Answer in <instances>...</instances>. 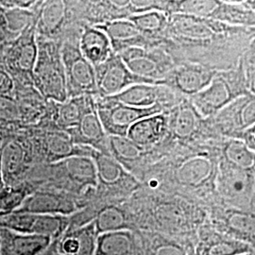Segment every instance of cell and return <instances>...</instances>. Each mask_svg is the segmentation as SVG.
<instances>
[{
  "instance_id": "6da1fadb",
  "label": "cell",
  "mask_w": 255,
  "mask_h": 255,
  "mask_svg": "<svg viewBox=\"0 0 255 255\" xmlns=\"http://www.w3.org/2000/svg\"><path fill=\"white\" fill-rule=\"evenodd\" d=\"M36 63L32 72L34 86L46 100L64 103L68 100L61 49L52 42H37Z\"/></svg>"
},
{
  "instance_id": "7a4b0ae2",
  "label": "cell",
  "mask_w": 255,
  "mask_h": 255,
  "mask_svg": "<svg viewBox=\"0 0 255 255\" xmlns=\"http://www.w3.org/2000/svg\"><path fill=\"white\" fill-rule=\"evenodd\" d=\"M102 127L109 136H127L128 130L135 122L146 117L161 114L159 104L147 109L130 107L110 98L95 101Z\"/></svg>"
},
{
  "instance_id": "3957f363",
  "label": "cell",
  "mask_w": 255,
  "mask_h": 255,
  "mask_svg": "<svg viewBox=\"0 0 255 255\" xmlns=\"http://www.w3.org/2000/svg\"><path fill=\"white\" fill-rule=\"evenodd\" d=\"M68 99L99 94L95 67L82 56L79 46L65 44L61 49Z\"/></svg>"
},
{
  "instance_id": "277c9868",
  "label": "cell",
  "mask_w": 255,
  "mask_h": 255,
  "mask_svg": "<svg viewBox=\"0 0 255 255\" xmlns=\"http://www.w3.org/2000/svg\"><path fill=\"white\" fill-rule=\"evenodd\" d=\"M98 93L101 98H109L134 84H154L157 82L131 73L119 54L113 53L103 64L95 67Z\"/></svg>"
},
{
  "instance_id": "5b68a950",
  "label": "cell",
  "mask_w": 255,
  "mask_h": 255,
  "mask_svg": "<svg viewBox=\"0 0 255 255\" xmlns=\"http://www.w3.org/2000/svg\"><path fill=\"white\" fill-rule=\"evenodd\" d=\"M68 130L72 132L71 139L74 143L77 142L95 148V150L101 153L108 154V137L102 127L92 97H87L86 105L79 124Z\"/></svg>"
},
{
  "instance_id": "8992f818",
  "label": "cell",
  "mask_w": 255,
  "mask_h": 255,
  "mask_svg": "<svg viewBox=\"0 0 255 255\" xmlns=\"http://www.w3.org/2000/svg\"><path fill=\"white\" fill-rule=\"evenodd\" d=\"M35 24L28 27L16 39L10 42L5 55L6 65L12 73L27 75L32 78L36 63L38 46L35 40Z\"/></svg>"
},
{
  "instance_id": "52a82bcc",
  "label": "cell",
  "mask_w": 255,
  "mask_h": 255,
  "mask_svg": "<svg viewBox=\"0 0 255 255\" xmlns=\"http://www.w3.org/2000/svg\"><path fill=\"white\" fill-rule=\"evenodd\" d=\"M63 219L50 215L11 213L0 217V228L20 234H31L51 237L59 233Z\"/></svg>"
},
{
  "instance_id": "ba28073f",
  "label": "cell",
  "mask_w": 255,
  "mask_h": 255,
  "mask_svg": "<svg viewBox=\"0 0 255 255\" xmlns=\"http://www.w3.org/2000/svg\"><path fill=\"white\" fill-rule=\"evenodd\" d=\"M119 55L131 73L157 83L163 82L167 64L157 52L147 51L141 46H133Z\"/></svg>"
},
{
  "instance_id": "9c48e42d",
  "label": "cell",
  "mask_w": 255,
  "mask_h": 255,
  "mask_svg": "<svg viewBox=\"0 0 255 255\" xmlns=\"http://www.w3.org/2000/svg\"><path fill=\"white\" fill-rule=\"evenodd\" d=\"M236 97L223 77H216L202 91L193 96L195 109L204 117L213 116L235 101Z\"/></svg>"
},
{
  "instance_id": "30bf717a",
  "label": "cell",
  "mask_w": 255,
  "mask_h": 255,
  "mask_svg": "<svg viewBox=\"0 0 255 255\" xmlns=\"http://www.w3.org/2000/svg\"><path fill=\"white\" fill-rule=\"evenodd\" d=\"M50 237L20 234L0 228V255H39L49 245Z\"/></svg>"
},
{
  "instance_id": "8fae6325",
  "label": "cell",
  "mask_w": 255,
  "mask_h": 255,
  "mask_svg": "<svg viewBox=\"0 0 255 255\" xmlns=\"http://www.w3.org/2000/svg\"><path fill=\"white\" fill-rule=\"evenodd\" d=\"M79 49L82 56L97 67L109 59L115 53L107 34L98 27H85L82 31Z\"/></svg>"
},
{
  "instance_id": "7c38bea8",
  "label": "cell",
  "mask_w": 255,
  "mask_h": 255,
  "mask_svg": "<svg viewBox=\"0 0 255 255\" xmlns=\"http://www.w3.org/2000/svg\"><path fill=\"white\" fill-rule=\"evenodd\" d=\"M27 166V150L21 142L8 140L2 144V178L6 187L18 182Z\"/></svg>"
},
{
  "instance_id": "4fadbf2b",
  "label": "cell",
  "mask_w": 255,
  "mask_h": 255,
  "mask_svg": "<svg viewBox=\"0 0 255 255\" xmlns=\"http://www.w3.org/2000/svg\"><path fill=\"white\" fill-rule=\"evenodd\" d=\"M168 119L164 114L146 117L135 122L128 130L127 137L140 147H147L158 143L164 136Z\"/></svg>"
},
{
  "instance_id": "5bb4252c",
  "label": "cell",
  "mask_w": 255,
  "mask_h": 255,
  "mask_svg": "<svg viewBox=\"0 0 255 255\" xmlns=\"http://www.w3.org/2000/svg\"><path fill=\"white\" fill-rule=\"evenodd\" d=\"M219 118L225 126L235 129H249L255 125V96L245 95L232 101L220 111Z\"/></svg>"
},
{
  "instance_id": "9a60e30c",
  "label": "cell",
  "mask_w": 255,
  "mask_h": 255,
  "mask_svg": "<svg viewBox=\"0 0 255 255\" xmlns=\"http://www.w3.org/2000/svg\"><path fill=\"white\" fill-rule=\"evenodd\" d=\"M98 27L107 34L116 54L133 46H141L143 42L142 34L130 20L110 21Z\"/></svg>"
},
{
  "instance_id": "2e32d148",
  "label": "cell",
  "mask_w": 255,
  "mask_h": 255,
  "mask_svg": "<svg viewBox=\"0 0 255 255\" xmlns=\"http://www.w3.org/2000/svg\"><path fill=\"white\" fill-rule=\"evenodd\" d=\"M214 74L205 68L187 64L179 67L174 73L173 82L177 89L186 95H196L209 85Z\"/></svg>"
},
{
  "instance_id": "e0dca14e",
  "label": "cell",
  "mask_w": 255,
  "mask_h": 255,
  "mask_svg": "<svg viewBox=\"0 0 255 255\" xmlns=\"http://www.w3.org/2000/svg\"><path fill=\"white\" fill-rule=\"evenodd\" d=\"M161 95V86L154 84H134L114 97H109L114 101L130 107L147 109L157 105Z\"/></svg>"
},
{
  "instance_id": "ac0fdd59",
  "label": "cell",
  "mask_w": 255,
  "mask_h": 255,
  "mask_svg": "<svg viewBox=\"0 0 255 255\" xmlns=\"http://www.w3.org/2000/svg\"><path fill=\"white\" fill-rule=\"evenodd\" d=\"M65 19L66 6L64 1H47L38 14L35 28L39 33L49 35L60 29Z\"/></svg>"
},
{
  "instance_id": "d6986e66",
  "label": "cell",
  "mask_w": 255,
  "mask_h": 255,
  "mask_svg": "<svg viewBox=\"0 0 255 255\" xmlns=\"http://www.w3.org/2000/svg\"><path fill=\"white\" fill-rule=\"evenodd\" d=\"M64 255H95L96 236L94 224H90L67 236L62 243Z\"/></svg>"
},
{
  "instance_id": "ffe728a7",
  "label": "cell",
  "mask_w": 255,
  "mask_h": 255,
  "mask_svg": "<svg viewBox=\"0 0 255 255\" xmlns=\"http://www.w3.org/2000/svg\"><path fill=\"white\" fill-rule=\"evenodd\" d=\"M250 170L251 169L239 168L234 164L222 170L221 184L229 197L233 198L249 192L252 184V175L249 172Z\"/></svg>"
},
{
  "instance_id": "44dd1931",
  "label": "cell",
  "mask_w": 255,
  "mask_h": 255,
  "mask_svg": "<svg viewBox=\"0 0 255 255\" xmlns=\"http://www.w3.org/2000/svg\"><path fill=\"white\" fill-rule=\"evenodd\" d=\"M71 205L66 203L62 199L52 195L37 194L20 206L18 209L13 213H27V214H38L43 215V213H55V212H65L66 210H71Z\"/></svg>"
},
{
  "instance_id": "7402d4cb",
  "label": "cell",
  "mask_w": 255,
  "mask_h": 255,
  "mask_svg": "<svg viewBox=\"0 0 255 255\" xmlns=\"http://www.w3.org/2000/svg\"><path fill=\"white\" fill-rule=\"evenodd\" d=\"M87 97L89 96L68 99L64 103H59L60 105L56 117L57 124L66 129H71L76 127L82 118Z\"/></svg>"
},
{
  "instance_id": "603a6c76",
  "label": "cell",
  "mask_w": 255,
  "mask_h": 255,
  "mask_svg": "<svg viewBox=\"0 0 255 255\" xmlns=\"http://www.w3.org/2000/svg\"><path fill=\"white\" fill-rule=\"evenodd\" d=\"M66 169L76 180L82 182H94L97 176V166L91 158L84 155L71 156L63 161Z\"/></svg>"
},
{
  "instance_id": "cb8c5ba5",
  "label": "cell",
  "mask_w": 255,
  "mask_h": 255,
  "mask_svg": "<svg viewBox=\"0 0 255 255\" xmlns=\"http://www.w3.org/2000/svg\"><path fill=\"white\" fill-rule=\"evenodd\" d=\"M251 253H253L251 247L243 241L218 237L206 244L201 255H241Z\"/></svg>"
},
{
  "instance_id": "d4e9b609",
  "label": "cell",
  "mask_w": 255,
  "mask_h": 255,
  "mask_svg": "<svg viewBox=\"0 0 255 255\" xmlns=\"http://www.w3.org/2000/svg\"><path fill=\"white\" fill-rule=\"evenodd\" d=\"M211 171V164L203 158H196L182 165L180 169V180L186 184L196 185L203 182Z\"/></svg>"
},
{
  "instance_id": "484cf974",
  "label": "cell",
  "mask_w": 255,
  "mask_h": 255,
  "mask_svg": "<svg viewBox=\"0 0 255 255\" xmlns=\"http://www.w3.org/2000/svg\"><path fill=\"white\" fill-rule=\"evenodd\" d=\"M108 147L110 153L121 161L135 160L143 150L127 136H108Z\"/></svg>"
},
{
  "instance_id": "4316f807",
  "label": "cell",
  "mask_w": 255,
  "mask_h": 255,
  "mask_svg": "<svg viewBox=\"0 0 255 255\" xmlns=\"http://www.w3.org/2000/svg\"><path fill=\"white\" fill-rule=\"evenodd\" d=\"M229 162L239 168L251 169L255 162V153L242 141L233 140L226 147Z\"/></svg>"
},
{
  "instance_id": "83f0119b",
  "label": "cell",
  "mask_w": 255,
  "mask_h": 255,
  "mask_svg": "<svg viewBox=\"0 0 255 255\" xmlns=\"http://www.w3.org/2000/svg\"><path fill=\"white\" fill-rule=\"evenodd\" d=\"M171 124L177 136H190L197 125L196 113L188 106H182L176 111Z\"/></svg>"
},
{
  "instance_id": "f1b7e54d",
  "label": "cell",
  "mask_w": 255,
  "mask_h": 255,
  "mask_svg": "<svg viewBox=\"0 0 255 255\" xmlns=\"http://www.w3.org/2000/svg\"><path fill=\"white\" fill-rule=\"evenodd\" d=\"M130 20L141 34L154 33L161 30L165 24V17L161 11L149 10L131 16Z\"/></svg>"
},
{
  "instance_id": "f546056e",
  "label": "cell",
  "mask_w": 255,
  "mask_h": 255,
  "mask_svg": "<svg viewBox=\"0 0 255 255\" xmlns=\"http://www.w3.org/2000/svg\"><path fill=\"white\" fill-rule=\"evenodd\" d=\"M94 158L99 173L105 181L114 182L119 178L121 173L120 165L113 157H111V155L104 154L95 150Z\"/></svg>"
},
{
  "instance_id": "4dcf8cb0",
  "label": "cell",
  "mask_w": 255,
  "mask_h": 255,
  "mask_svg": "<svg viewBox=\"0 0 255 255\" xmlns=\"http://www.w3.org/2000/svg\"><path fill=\"white\" fill-rule=\"evenodd\" d=\"M48 148L53 156H59L61 158H68L71 156L79 155L76 152L77 147L74 146V142L71 137L64 134H55L49 137Z\"/></svg>"
},
{
  "instance_id": "1f68e13d",
  "label": "cell",
  "mask_w": 255,
  "mask_h": 255,
  "mask_svg": "<svg viewBox=\"0 0 255 255\" xmlns=\"http://www.w3.org/2000/svg\"><path fill=\"white\" fill-rule=\"evenodd\" d=\"M229 223L238 233L255 237V215L233 213L229 218Z\"/></svg>"
},
{
  "instance_id": "d6a6232c",
  "label": "cell",
  "mask_w": 255,
  "mask_h": 255,
  "mask_svg": "<svg viewBox=\"0 0 255 255\" xmlns=\"http://www.w3.org/2000/svg\"><path fill=\"white\" fill-rule=\"evenodd\" d=\"M19 108L15 101H11L8 96H0V116L2 119H16L19 117Z\"/></svg>"
},
{
  "instance_id": "836d02e7",
  "label": "cell",
  "mask_w": 255,
  "mask_h": 255,
  "mask_svg": "<svg viewBox=\"0 0 255 255\" xmlns=\"http://www.w3.org/2000/svg\"><path fill=\"white\" fill-rule=\"evenodd\" d=\"M217 2L210 1H191L183 4V10L198 14H206L217 7Z\"/></svg>"
},
{
  "instance_id": "e575fe53",
  "label": "cell",
  "mask_w": 255,
  "mask_h": 255,
  "mask_svg": "<svg viewBox=\"0 0 255 255\" xmlns=\"http://www.w3.org/2000/svg\"><path fill=\"white\" fill-rule=\"evenodd\" d=\"M13 87L14 83L10 74L0 66V96H9Z\"/></svg>"
},
{
  "instance_id": "d590c367",
  "label": "cell",
  "mask_w": 255,
  "mask_h": 255,
  "mask_svg": "<svg viewBox=\"0 0 255 255\" xmlns=\"http://www.w3.org/2000/svg\"><path fill=\"white\" fill-rule=\"evenodd\" d=\"M9 41L10 42L9 39V33L7 31L6 28V25H5V20H4V15H3V9L0 6V45L4 42Z\"/></svg>"
},
{
  "instance_id": "8d00e7d4",
  "label": "cell",
  "mask_w": 255,
  "mask_h": 255,
  "mask_svg": "<svg viewBox=\"0 0 255 255\" xmlns=\"http://www.w3.org/2000/svg\"><path fill=\"white\" fill-rule=\"evenodd\" d=\"M250 149L255 150V125L247 131V143H245Z\"/></svg>"
},
{
  "instance_id": "74e56055",
  "label": "cell",
  "mask_w": 255,
  "mask_h": 255,
  "mask_svg": "<svg viewBox=\"0 0 255 255\" xmlns=\"http://www.w3.org/2000/svg\"><path fill=\"white\" fill-rule=\"evenodd\" d=\"M2 144H3V140H1L0 138V191L5 187L3 178H2Z\"/></svg>"
},
{
  "instance_id": "f35d334b",
  "label": "cell",
  "mask_w": 255,
  "mask_h": 255,
  "mask_svg": "<svg viewBox=\"0 0 255 255\" xmlns=\"http://www.w3.org/2000/svg\"><path fill=\"white\" fill-rule=\"evenodd\" d=\"M249 88H250V90L251 92L254 94V96H255V78L252 81V82L249 83Z\"/></svg>"
},
{
  "instance_id": "ab89813d",
  "label": "cell",
  "mask_w": 255,
  "mask_h": 255,
  "mask_svg": "<svg viewBox=\"0 0 255 255\" xmlns=\"http://www.w3.org/2000/svg\"><path fill=\"white\" fill-rule=\"evenodd\" d=\"M249 3V5L253 8V9H255V1H250V2H248Z\"/></svg>"
},
{
  "instance_id": "60d3db41",
  "label": "cell",
  "mask_w": 255,
  "mask_h": 255,
  "mask_svg": "<svg viewBox=\"0 0 255 255\" xmlns=\"http://www.w3.org/2000/svg\"><path fill=\"white\" fill-rule=\"evenodd\" d=\"M255 255L254 253H251V254H245V255Z\"/></svg>"
},
{
  "instance_id": "b9f144b4",
  "label": "cell",
  "mask_w": 255,
  "mask_h": 255,
  "mask_svg": "<svg viewBox=\"0 0 255 255\" xmlns=\"http://www.w3.org/2000/svg\"></svg>"
}]
</instances>
